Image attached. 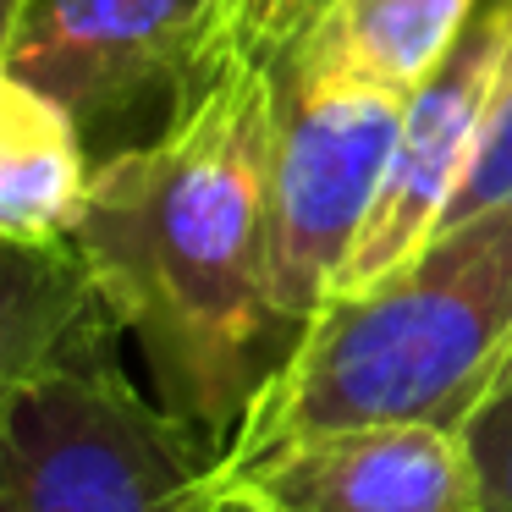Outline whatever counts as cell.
<instances>
[{
	"mask_svg": "<svg viewBox=\"0 0 512 512\" xmlns=\"http://www.w3.org/2000/svg\"><path fill=\"white\" fill-rule=\"evenodd\" d=\"M479 0H325L276 67L287 83L413 94L457 45Z\"/></svg>",
	"mask_w": 512,
	"mask_h": 512,
	"instance_id": "8",
	"label": "cell"
},
{
	"mask_svg": "<svg viewBox=\"0 0 512 512\" xmlns=\"http://www.w3.org/2000/svg\"><path fill=\"white\" fill-rule=\"evenodd\" d=\"M0 512H12V507H6V501H0Z\"/></svg>",
	"mask_w": 512,
	"mask_h": 512,
	"instance_id": "16",
	"label": "cell"
},
{
	"mask_svg": "<svg viewBox=\"0 0 512 512\" xmlns=\"http://www.w3.org/2000/svg\"><path fill=\"white\" fill-rule=\"evenodd\" d=\"M17 12H23V0H0V56H6V39H12Z\"/></svg>",
	"mask_w": 512,
	"mask_h": 512,
	"instance_id": "15",
	"label": "cell"
},
{
	"mask_svg": "<svg viewBox=\"0 0 512 512\" xmlns=\"http://www.w3.org/2000/svg\"><path fill=\"white\" fill-rule=\"evenodd\" d=\"M408 94L276 78L270 149V292L292 331L320 314L358 248Z\"/></svg>",
	"mask_w": 512,
	"mask_h": 512,
	"instance_id": "5",
	"label": "cell"
},
{
	"mask_svg": "<svg viewBox=\"0 0 512 512\" xmlns=\"http://www.w3.org/2000/svg\"><path fill=\"white\" fill-rule=\"evenodd\" d=\"M512 336V204L446 221L413 259L320 303L215 468L342 424L457 430Z\"/></svg>",
	"mask_w": 512,
	"mask_h": 512,
	"instance_id": "2",
	"label": "cell"
},
{
	"mask_svg": "<svg viewBox=\"0 0 512 512\" xmlns=\"http://www.w3.org/2000/svg\"><path fill=\"white\" fill-rule=\"evenodd\" d=\"M215 501H221L215 512H265V507H254L243 490H226V485H215Z\"/></svg>",
	"mask_w": 512,
	"mask_h": 512,
	"instance_id": "14",
	"label": "cell"
},
{
	"mask_svg": "<svg viewBox=\"0 0 512 512\" xmlns=\"http://www.w3.org/2000/svg\"><path fill=\"white\" fill-rule=\"evenodd\" d=\"M94 182L78 116L0 56V237L34 248L72 243Z\"/></svg>",
	"mask_w": 512,
	"mask_h": 512,
	"instance_id": "9",
	"label": "cell"
},
{
	"mask_svg": "<svg viewBox=\"0 0 512 512\" xmlns=\"http://www.w3.org/2000/svg\"><path fill=\"white\" fill-rule=\"evenodd\" d=\"M265 512H485L474 463L441 424H342L215 468Z\"/></svg>",
	"mask_w": 512,
	"mask_h": 512,
	"instance_id": "7",
	"label": "cell"
},
{
	"mask_svg": "<svg viewBox=\"0 0 512 512\" xmlns=\"http://www.w3.org/2000/svg\"><path fill=\"white\" fill-rule=\"evenodd\" d=\"M457 441L474 463L485 512H512V336L501 347L496 369L485 375V386H479V397L468 402Z\"/></svg>",
	"mask_w": 512,
	"mask_h": 512,
	"instance_id": "11",
	"label": "cell"
},
{
	"mask_svg": "<svg viewBox=\"0 0 512 512\" xmlns=\"http://www.w3.org/2000/svg\"><path fill=\"white\" fill-rule=\"evenodd\" d=\"M496 204H512V89H507V100H501L496 127H490L485 149H479L474 171H468L463 193L452 199V215H446V221H463V215L496 210Z\"/></svg>",
	"mask_w": 512,
	"mask_h": 512,
	"instance_id": "12",
	"label": "cell"
},
{
	"mask_svg": "<svg viewBox=\"0 0 512 512\" xmlns=\"http://www.w3.org/2000/svg\"><path fill=\"white\" fill-rule=\"evenodd\" d=\"M122 325L100 303L78 248H34L0 237V397L61 358L116 353Z\"/></svg>",
	"mask_w": 512,
	"mask_h": 512,
	"instance_id": "10",
	"label": "cell"
},
{
	"mask_svg": "<svg viewBox=\"0 0 512 512\" xmlns=\"http://www.w3.org/2000/svg\"><path fill=\"white\" fill-rule=\"evenodd\" d=\"M6 61L105 160L177 127L243 61V0H23Z\"/></svg>",
	"mask_w": 512,
	"mask_h": 512,
	"instance_id": "4",
	"label": "cell"
},
{
	"mask_svg": "<svg viewBox=\"0 0 512 512\" xmlns=\"http://www.w3.org/2000/svg\"><path fill=\"white\" fill-rule=\"evenodd\" d=\"M12 512H215V446L149 402L116 353L61 358L0 397Z\"/></svg>",
	"mask_w": 512,
	"mask_h": 512,
	"instance_id": "3",
	"label": "cell"
},
{
	"mask_svg": "<svg viewBox=\"0 0 512 512\" xmlns=\"http://www.w3.org/2000/svg\"><path fill=\"white\" fill-rule=\"evenodd\" d=\"M276 67L243 56L177 127L94 160L72 226L111 320L138 342L155 397L215 457L298 331L270 292Z\"/></svg>",
	"mask_w": 512,
	"mask_h": 512,
	"instance_id": "1",
	"label": "cell"
},
{
	"mask_svg": "<svg viewBox=\"0 0 512 512\" xmlns=\"http://www.w3.org/2000/svg\"><path fill=\"white\" fill-rule=\"evenodd\" d=\"M325 0H243V56L281 61L292 39L320 17Z\"/></svg>",
	"mask_w": 512,
	"mask_h": 512,
	"instance_id": "13",
	"label": "cell"
},
{
	"mask_svg": "<svg viewBox=\"0 0 512 512\" xmlns=\"http://www.w3.org/2000/svg\"><path fill=\"white\" fill-rule=\"evenodd\" d=\"M507 89H512V0H479L457 45L441 56V67L402 105L386 182H380L375 210L358 232V248L347 259L336 292H358L369 281H380L441 232V221L452 215V199L463 193L468 171H474L479 149L496 127Z\"/></svg>",
	"mask_w": 512,
	"mask_h": 512,
	"instance_id": "6",
	"label": "cell"
}]
</instances>
